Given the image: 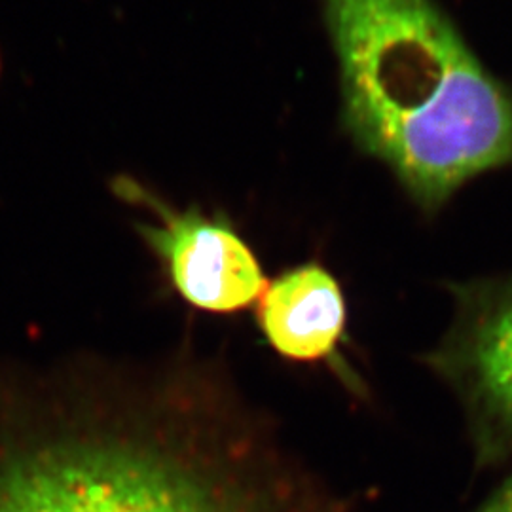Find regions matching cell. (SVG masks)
I'll return each instance as SVG.
<instances>
[{
	"mask_svg": "<svg viewBox=\"0 0 512 512\" xmlns=\"http://www.w3.org/2000/svg\"><path fill=\"white\" fill-rule=\"evenodd\" d=\"M50 399L2 412L0 512H357L213 355Z\"/></svg>",
	"mask_w": 512,
	"mask_h": 512,
	"instance_id": "1",
	"label": "cell"
},
{
	"mask_svg": "<svg viewBox=\"0 0 512 512\" xmlns=\"http://www.w3.org/2000/svg\"><path fill=\"white\" fill-rule=\"evenodd\" d=\"M353 139L423 209L512 164V95L433 0H323Z\"/></svg>",
	"mask_w": 512,
	"mask_h": 512,
	"instance_id": "2",
	"label": "cell"
},
{
	"mask_svg": "<svg viewBox=\"0 0 512 512\" xmlns=\"http://www.w3.org/2000/svg\"><path fill=\"white\" fill-rule=\"evenodd\" d=\"M452 319L423 366L456 399L476 473L512 459V275L450 285Z\"/></svg>",
	"mask_w": 512,
	"mask_h": 512,
	"instance_id": "3",
	"label": "cell"
},
{
	"mask_svg": "<svg viewBox=\"0 0 512 512\" xmlns=\"http://www.w3.org/2000/svg\"><path fill=\"white\" fill-rule=\"evenodd\" d=\"M110 186L120 200L156 215V222H137L135 232L188 308L209 315L255 308L268 279L253 249L228 220L207 215L196 205L177 211L126 175Z\"/></svg>",
	"mask_w": 512,
	"mask_h": 512,
	"instance_id": "4",
	"label": "cell"
},
{
	"mask_svg": "<svg viewBox=\"0 0 512 512\" xmlns=\"http://www.w3.org/2000/svg\"><path fill=\"white\" fill-rule=\"evenodd\" d=\"M255 321L277 357L294 365H327L349 391L363 395V382L342 355L348 344L346 294L323 264H300L268 281Z\"/></svg>",
	"mask_w": 512,
	"mask_h": 512,
	"instance_id": "5",
	"label": "cell"
},
{
	"mask_svg": "<svg viewBox=\"0 0 512 512\" xmlns=\"http://www.w3.org/2000/svg\"><path fill=\"white\" fill-rule=\"evenodd\" d=\"M469 512H512V473L480 505H476Z\"/></svg>",
	"mask_w": 512,
	"mask_h": 512,
	"instance_id": "6",
	"label": "cell"
},
{
	"mask_svg": "<svg viewBox=\"0 0 512 512\" xmlns=\"http://www.w3.org/2000/svg\"><path fill=\"white\" fill-rule=\"evenodd\" d=\"M0 73H2V55H0Z\"/></svg>",
	"mask_w": 512,
	"mask_h": 512,
	"instance_id": "7",
	"label": "cell"
}]
</instances>
